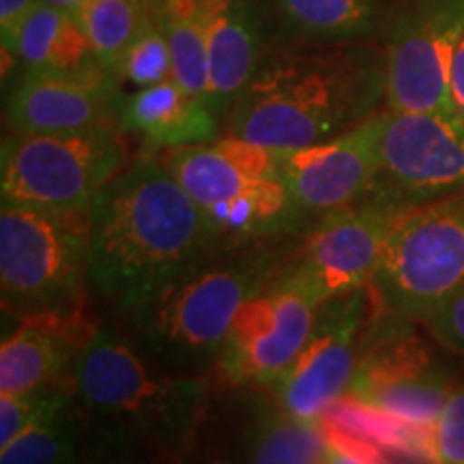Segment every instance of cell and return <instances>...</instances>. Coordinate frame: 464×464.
<instances>
[{"label": "cell", "mask_w": 464, "mask_h": 464, "mask_svg": "<svg viewBox=\"0 0 464 464\" xmlns=\"http://www.w3.org/2000/svg\"><path fill=\"white\" fill-rule=\"evenodd\" d=\"M91 284L116 310H133L219 237L166 164L125 166L91 205Z\"/></svg>", "instance_id": "1"}, {"label": "cell", "mask_w": 464, "mask_h": 464, "mask_svg": "<svg viewBox=\"0 0 464 464\" xmlns=\"http://www.w3.org/2000/svg\"><path fill=\"white\" fill-rule=\"evenodd\" d=\"M385 50L370 42L269 50L235 102L228 133L288 150L340 136L385 100Z\"/></svg>", "instance_id": "2"}, {"label": "cell", "mask_w": 464, "mask_h": 464, "mask_svg": "<svg viewBox=\"0 0 464 464\" xmlns=\"http://www.w3.org/2000/svg\"><path fill=\"white\" fill-rule=\"evenodd\" d=\"M219 239L127 312L138 344L170 372L219 359L237 312L280 277L274 249Z\"/></svg>", "instance_id": "3"}, {"label": "cell", "mask_w": 464, "mask_h": 464, "mask_svg": "<svg viewBox=\"0 0 464 464\" xmlns=\"http://www.w3.org/2000/svg\"><path fill=\"white\" fill-rule=\"evenodd\" d=\"M72 390L95 426L131 443L172 448L205 409V381L161 374L112 329L92 332L75 359Z\"/></svg>", "instance_id": "4"}, {"label": "cell", "mask_w": 464, "mask_h": 464, "mask_svg": "<svg viewBox=\"0 0 464 464\" xmlns=\"http://www.w3.org/2000/svg\"><path fill=\"white\" fill-rule=\"evenodd\" d=\"M166 168L224 239H258L299 218L280 179L277 149L228 133L172 149Z\"/></svg>", "instance_id": "5"}, {"label": "cell", "mask_w": 464, "mask_h": 464, "mask_svg": "<svg viewBox=\"0 0 464 464\" xmlns=\"http://www.w3.org/2000/svg\"><path fill=\"white\" fill-rule=\"evenodd\" d=\"M89 211L0 207V286L5 307L63 310L89 276Z\"/></svg>", "instance_id": "6"}, {"label": "cell", "mask_w": 464, "mask_h": 464, "mask_svg": "<svg viewBox=\"0 0 464 464\" xmlns=\"http://www.w3.org/2000/svg\"><path fill=\"white\" fill-rule=\"evenodd\" d=\"M127 166L116 125L75 133H11L0 150L3 202L91 211L97 194Z\"/></svg>", "instance_id": "7"}, {"label": "cell", "mask_w": 464, "mask_h": 464, "mask_svg": "<svg viewBox=\"0 0 464 464\" xmlns=\"http://www.w3.org/2000/svg\"><path fill=\"white\" fill-rule=\"evenodd\" d=\"M464 282V196L404 207L370 286L390 314L426 321Z\"/></svg>", "instance_id": "8"}, {"label": "cell", "mask_w": 464, "mask_h": 464, "mask_svg": "<svg viewBox=\"0 0 464 464\" xmlns=\"http://www.w3.org/2000/svg\"><path fill=\"white\" fill-rule=\"evenodd\" d=\"M464 33V0H409L387 39L385 102L392 112L451 114L450 69Z\"/></svg>", "instance_id": "9"}, {"label": "cell", "mask_w": 464, "mask_h": 464, "mask_svg": "<svg viewBox=\"0 0 464 464\" xmlns=\"http://www.w3.org/2000/svg\"><path fill=\"white\" fill-rule=\"evenodd\" d=\"M390 316L363 332L346 396L400 420L434 423L456 393L454 387L428 346L406 327V318Z\"/></svg>", "instance_id": "10"}, {"label": "cell", "mask_w": 464, "mask_h": 464, "mask_svg": "<svg viewBox=\"0 0 464 464\" xmlns=\"http://www.w3.org/2000/svg\"><path fill=\"white\" fill-rule=\"evenodd\" d=\"M464 191V125L450 114L382 112L381 168L370 196L400 207Z\"/></svg>", "instance_id": "11"}, {"label": "cell", "mask_w": 464, "mask_h": 464, "mask_svg": "<svg viewBox=\"0 0 464 464\" xmlns=\"http://www.w3.org/2000/svg\"><path fill=\"white\" fill-rule=\"evenodd\" d=\"M404 207L368 196L323 216L301 249L288 277L323 305L368 288L379 269L382 247Z\"/></svg>", "instance_id": "12"}, {"label": "cell", "mask_w": 464, "mask_h": 464, "mask_svg": "<svg viewBox=\"0 0 464 464\" xmlns=\"http://www.w3.org/2000/svg\"><path fill=\"white\" fill-rule=\"evenodd\" d=\"M288 266L237 312L218 365L235 385H271L290 368L314 327L318 304Z\"/></svg>", "instance_id": "13"}, {"label": "cell", "mask_w": 464, "mask_h": 464, "mask_svg": "<svg viewBox=\"0 0 464 464\" xmlns=\"http://www.w3.org/2000/svg\"><path fill=\"white\" fill-rule=\"evenodd\" d=\"M368 288L318 305L314 327L290 368L274 382L286 413L305 421H321L346 396L357 370Z\"/></svg>", "instance_id": "14"}, {"label": "cell", "mask_w": 464, "mask_h": 464, "mask_svg": "<svg viewBox=\"0 0 464 464\" xmlns=\"http://www.w3.org/2000/svg\"><path fill=\"white\" fill-rule=\"evenodd\" d=\"M382 112L329 140L277 150L280 179L299 216L327 213L368 198L381 168Z\"/></svg>", "instance_id": "15"}, {"label": "cell", "mask_w": 464, "mask_h": 464, "mask_svg": "<svg viewBox=\"0 0 464 464\" xmlns=\"http://www.w3.org/2000/svg\"><path fill=\"white\" fill-rule=\"evenodd\" d=\"M114 78L31 69L22 75L9 100L7 121L14 133H75L119 125Z\"/></svg>", "instance_id": "16"}, {"label": "cell", "mask_w": 464, "mask_h": 464, "mask_svg": "<svg viewBox=\"0 0 464 464\" xmlns=\"http://www.w3.org/2000/svg\"><path fill=\"white\" fill-rule=\"evenodd\" d=\"M198 9L211 63L208 106L222 121L269 52L276 11L271 0H198Z\"/></svg>", "instance_id": "17"}, {"label": "cell", "mask_w": 464, "mask_h": 464, "mask_svg": "<svg viewBox=\"0 0 464 464\" xmlns=\"http://www.w3.org/2000/svg\"><path fill=\"white\" fill-rule=\"evenodd\" d=\"M95 327L67 307L34 312L0 346V393L72 382L73 365Z\"/></svg>", "instance_id": "18"}, {"label": "cell", "mask_w": 464, "mask_h": 464, "mask_svg": "<svg viewBox=\"0 0 464 464\" xmlns=\"http://www.w3.org/2000/svg\"><path fill=\"white\" fill-rule=\"evenodd\" d=\"M119 125L160 147H196L218 140L219 116L174 80L147 86L119 102Z\"/></svg>", "instance_id": "19"}, {"label": "cell", "mask_w": 464, "mask_h": 464, "mask_svg": "<svg viewBox=\"0 0 464 464\" xmlns=\"http://www.w3.org/2000/svg\"><path fill=\"white\" fill-rule=\"evenodd\" d=\"M9 61L42 72H61L84 78H112L69 9L39 0L17 28L9 45H3Z\"/></svg>", "instance_id": "20"}, {"label": "cell", "mask_w": 464, "mask_h": 464, "mask_svg": "<svg viewBox=\"0 0 464 464\" xmlns=\"http://www.w3.org/2000/svg\"><path fill=\"white\" fill-rule=\"evenodd\" d=\"M276 20L305 44L370 42L387 24L385 0H271Z\"/></svg>", "instance_id": "21"}, {"label": "cell", "mask_w": 464, "mask_h": 464, "mask_svg": "<svg viewBox=\"0 0 464 464\" xmlns=\"http://www.w3.org/2000/svg\"><path fill=\"white\" fill-rule=\"evenodd\" d=\"M92 443V421L78 398L0 448V464H80Z\"/></svg>", "instance_id": "22"}, {"label": "cell", "mask_w": 464, "mask_h": 464, "mask_svg": "<svg viewBox=\"0 0 464 464\" xmlns=\"http://www.w3.org/2000/svg\"><path fill=\"white\" fill-rule=\"evenodd\" d=\"M149 7L170 45L172 80L208 103L211 63L198 0H149Z\"/></svg>", "instance_id": "23"}, {"label": "cell", "mask_w": 464, "mask_h": 464, "mask_svg": "<svg viewBox=\"0 0 464 464\" xmlns=\"http://www.w3.org/2000/svg\"><path fill=\"white\" fill-rule=\"evenodd\" d=\"M327 450L321 421L299 420L282 409L258 420L246 464H327Z\"/></svg>", "instance_id": "24"}, {"label": "cell", "mask_w": 464, "mask_h": 464, "mask_svg": "<svg viewBox=\"0 0 464 464\" xmlns=\"http://www.w3.org/2000/svg\"><path fill=\"white\" fill-rule=\"evenodd\" d=\"M72 14L103 69L114 78L116 65L147 20L149 0H82Z\"/></svg>", "instance_id": "25"}, {"label": "cell", "mask_w": 464, "mask_h": 464, "mask_svg": "<svg viewBox=\"0 0 464 464\" xmlns=\"http://www.w3.org/2000/svg\"><path fill=\"white\" fill-rule=\"evenodd\" d=\"M172 78V54L170 45H168L166 34L161 33L158 22H155L153 14L144 20L140 31H138L130 48L125 50L123 58L119 61V65L114 69V80L116 82H130L133 86H147L160 84L164 80Z\"/></svg>", "instance_id": "26"}, {"label": "cell", "mask_w": 464, "mask_h": 464, "mask_svg": "<svg viewBox=\"0 0 464 464\" xmlns=\"http://www.w3.org/2000/svg\"><path fill=\"white\" fill-rule=\"evenodd\" d=\"M72 398L73 390L67 385H44L22 393H0V448Z\"/></svg>", "instance_id": "27"}, {"label": "cell", "mask_w": 464, "mask_h": 464, "mask_svg": "<svg viewBox=\"0 0 464 464\" xmlns=\"http://www.w3.org/2000/svg\"><path fill=\"white\" fill-rule=\"evenodd\" d=\"M434 448L440 464H464V392L454 393L434 421Z\"/></svg>", "instance_id": "28"}, {"label": "cell", "mask_w": 464, "mask_h": 464, "mask_svg": "<svg viewBox=\"0 0 464 464\" xmlns=\"http://www.w3.org/2000/svg\"><path fill=\"white\" fill-rule=\"evenodd\" d=\"M423 323L440 344L464 355V282Z\"/></svg>", "instance_id": "29"}, {"label": "cell", "mask_w": 464, "mask_h": 464, "mask_svg": "<svg viewBox=\"0 0 464 464\" xmlns=\"http://www.w3.org/2000/svg\"><path fill=\"white\" fill-rule=\"evenodd\" d=\"M138 451L140 445L103 432L92 423V443L80 464H136Z\"/></svg>", "instance_id": "30"}, {"label": "cell", "mask_w": 464, "mask_h": 464, "mask_svg": "<svg viewBox=\"0 0 464 464\" xmlns=\"http://www.w3.org/2000/svg\"><path fill=\"white\" fill-rule=\"evenodd\" d=\"M39 0H0V42L9 45L17 28L26 20Z\"/></svg>", "instance_id": "31"}, {"label": "cell", "mask_w": 464, "mask_h": 464, "mask_svg": "<svg viewBox=\"0 0 464 464\" xmlns=\"http://www.w3.org/2000/svg\"><path fill=\"white\" fill-rule=\"evenodd\" d=\"M450 103L451 114L464 125V33L456 45L450 69Z\"/></svg>", "instance_id": "32"}, {"label": "cell", "mask_w": 464, "mask_h": 464, "mask_svg": "<svg viewBox=\"0 0 464 464\" xmlns=\"http://www.w3.org/2000/svg\"><path fill=\"white\" fill-rule=\"evenodd\" d=\"M329 450H327V464H370L362 460V458H357L355 454H351V451L338 448V445H332L327 443Z\"/></svg>", "instance_id": "33"}, {"label": "cell", "mask_w": 464, "mask_h": 464, "mask_svg": "<svg viewBox=\"0 0 464 464\" xmlns=\"http://www.w3.org/2000/svg\"><path fill=\"white\" fill-rule=\"evenodd\" d=\"M42 3H50V5H56V7H63V9H69L72 11L73 7H78L82 0H42Z\"/></svg>", "instance_id": "34"}]
</instances>
